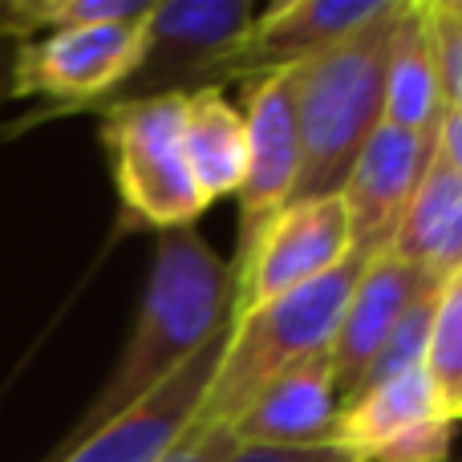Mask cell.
Here are the masks:
<instances>
[{
    "label": "cell",
    "instance_id": "cell-1",
    "mask_svg": "<svg viewBox=\"0 0 462 462\" xmlns=\"http://www.w3.org/2000/svg\"><path fill=\"white\" fill-rule=\"evenodd\" d=\"M231 325V263L195 227H167L154 236V263L114 374L81 410L73 430L49 458L78 447L86 434L118 418L171 374L187 365L208 341Z\"/></svg>",
    "mask_w": 462,
    "mask_h": 462
},
{
    "label": "cell",
    "instance_id": "cell-2",
    "mask_svg": "<svg viewBox=\"0 0 462 462\" xmlns=\"http://www.w3.org/2000/svg\"><path fill=\"white\" fill-rule=\"evenodd\" d=\"M398 8L402 0H393L390 13L349 32L341 45L288 69L292 73L296 138H300V175H296L292 203L328 199L341 191L357 154L382 126L385 57H390V32L398 21Z\"/></svg>",
    "mask_w": 462,
    "mask_h": 462
},
{
    "label": "cell",
    "instance_id": "cell-3",
    "mask_svg": "<svg viewBox=\"0 0 462 462\" xmlns=\"http://www.w3.org/2000/svg\"><path fill=\"white\" fill-rule=\"evenodd\" d=\"M365 263L369 260L349 252L320 280H309V284L276 296L272 304L247 312L244 320H231L224 357H219L211 390L203 398L199 422L231 426L272 377H280L288 365L312 357V353L328 349Z\"/></svg>",
    "mask_w": 462,
    "mask_h": 462
},
{
    "label": "cell",
    "instance_id": "cell-4",
    "mask_svg": "<svg viewBox=\"0 0 462 462\" xmlns=\"http://www.w3.org/2000/svg\"><path fill=\"white\" fill-rule=\"evenodd\" d=\"M183 97L159 94L102 110V143L122 208L154 231L191 227L208 211L183 154Z\"/></svg>",
    "mask_w": 462,
    "mask_h": 462
},
{
    "label": "cell",
    "instance_id": "cell-5",
    "mask_svg": "<svg viewBox=\"0 0 462 462\" xmlns=\"http://www.w3.org/2000/svg\"><path fill=\"white\" fill-rule=\"evenodd\" d=\"M255 16L260 8L252 0H154L134 69L89 110L208 86L224 89V65L244 45Z\"/></svg>",
    "mask_w": 462,
    "mask_h": 462
},
{
    "label": "cell",
    "instance_id": "cell-6",
    "mask_svg": "<svg viewBox=\"0 0 462 462\" xmlns=\"http://www.w3.org/2000/svg\"><path fill=\"white\" fill-rule=\"evenodd\" d=\"M143 24H89L21 41L8 61V97H49V114L89 110L134 69Z\"/></svg>",
    "mask_w": 462,
    "mask_h": 462
},
{
    "label": "cell",
    "instance_id": "cell-7",
    "mask_svg": "<svg viewBox=\"0 0 462 462\" xmlns=\"http://www.w3.org/2000/svg\"><path fill=\"white\" fill-rule=\"evenodd\" d=\"M345 255H349V219L341 195L284 208L260 236L247 263L231 276V320H244L276 296L320 280Z\"/></svg>",
    "mask_w": 462,
    "mask_h": 462
},
{
    "label": "cell",
    "instance_id": "cell-8",
    "mask_svg": "<svg viewBox=\"0 0 462 462\" xmlns=\"http://www.w3.org/2000/svg\"><path fill=\"white\" fill-rule=\"evenodd\" d=\"M247 171L236 191L239 203V231H236V260L231 276L247 263L260 236L272 219L292 203L296 175H300V138H296V110H292V73H268L247 81Z\"/></svg>",
    "mask_w": 462,
    "mask_h": 462
},
{
    "label": "cell",
    "instance_id": "cell-9",
    "mask_svg": "<svg viewBox=\"0 0 462 462\" xmlns=\"http://www.w3.org/2000/svg\"><path fill=\"white\" fill-rule=\"evenodd\" d=\"M231 328V325H227ZM227 328L208 341L179 374H171L154 393H146L143 402H134L130 410H122L118 418H110L106 426H97L94 434L69 447L65 455L45 458V462H159L195 426L203 410V398L211 390L216 365L224 357Z\"/></svg>",
    "mask_w": 462,
    "mask_h": 462
},
{
    "label": "cell",
    "instance_id": "cell-10",
    "mask_svg": "<svg viewBox=\"0 0 462 462\" xmlns=\"http://www.w3.org/2000/svg\"><path fill=\"white\" fill-rule=\"evenodd\" d=\"M434 159V146L393 126H377V134L357 154L353 171L341 183L345 219H349V252L361 260H377L390 252L393 236L402 227L410 199L422 183L426 162Z\"/></svg>",
    "mask_w": 462,
    "mask_h": 462
},
{
    "label": "cell",
    "instance_id": "cell-11",
    "mask_svg": "<svg viewBox=\"0 0 462 462\" xmlns=\"http://www.w3.org/2000/svg\"><path fill=\"white\" fill-rule=\"evenodd\" d=\"M390 5L393 0H284L263 8L244 45L224 65V86L296 69L390 13Z\"/></svg>",
    "mask_w": 462,
    "mask_h": 462
},
{
    "label": "cell",
    "instance_id": "cell-12",
    "mask_svg": "<svg viewBox=\"0 0 462 462\" xmlns=\"http://www.w3.org/2000/svg\"><path fill=\"white\" fill-rule=\"evenodd\" d=\"M442 280L430 276L426 268L398 260V255H377L365 263V272L353 284V296L341 312L333 341H328V365H333L337 406L361 390L369 365L377 361L382 345L398 328V320L410 312V304L422 292H434Z\"/></svg>",
    "mask_w": 462,
    "mask_h": 462
},
{
    "label": "cell",
    "instance_id": "cell-13",
    "mask_svg": "<svg viewBox=\"0 0 462 462\" xmlns=\"http://www.w3.org/2000/svg\"><path fill=\"white\" fill-rule=\"evenodd\" d=\"M337 414V385L328 349L272 377L231 422L244 447H328Z\"/></svg>",
    "mask_w": 462,
    "mask_h": 462
},
{
    "label": "cell",
    "instance_id": "cell-14",
    "mask_svg": "<svg viewBox=\"0 0 462 462\" xmlns=\"http://www.w3.org/2000/svg\"><path fill=\"white\" fill-rule=\"evenodd\" d=\"M442 114H447V106H442L439 65H434L430 0H402L398 21H393L390 32V57H385L382 122L434 146Z\"/></svg>",
    "mask_w": 462,
    "mask_h": 462
},
{
    "label": "cell",
    "instance_id": "cell-15",
    "mask_svg": "<svg viewBox=\"0 0 462 462\" xmlns=\"http://www.w3.org/2000/svg\"><path fill=\"white\" fill-rule=\"evenodd\" d=\"M439 414L442 406L434 398L426 369H410V374L361 385L353 398H345L333 414L328 447L341 450L349 462H369L385 442H393L410 426L430 422Z\"/></svg>",
    "mask_w": 462,
    "mask_h": 462
},
{
    "label": "cell",
    "instance_id": "cell-16",
    "mask_svg": "<svg viewBox=\"0 0 462 462\" xmlns=\"http://www.w3.org/2000/svg\"><path fill=\"white\" fill-rule=\"evenodd\" d=\"M183 154L199 199H231L247 171V122L219 86L191 89L183 97Z\"/></svg>",
    "mask_w": 462,
    "mask_h": 462
},
{
    "label": "cell",
    "instance_id": "cell-17",
    "mask_svg": "<svg viewBox=\"0 0 462 462\" xmlns=\"http://www.w3.org/2000/svg\"><path fill=\"white\" fill-rule=\"evenodd\" d=\"M390 255L447 280L462 268V183L434 154L390 244Z\"/></svg>",
    "mask_w": 462,
    "mask_h": 462
},
{
    "label": "cell",
    "instance_id": "cell-18",
    "mask_svg": "<svg viewBox=\"0 0 462 462\" xmlns=\"http://www.w3.org/2000/svg\"><path fill=\"white\" fill-rule=\"evenodd\" d=\"M154 0H0V41L45 37V32L89 29V24H130L146 21Z\"/></svg>",
    "mask_w": 462,
    "mask_h": 462
},
{
    "label": "cell",
    "instance_id": "cell-19",
    "mask_svg": "<svg viewBox=\"0 0 462 462\" xmlns=\"http://www.w3.org/2000/svg\"><path fill=\"white\" fill-rule=\"evenodd\" d=\"M422 369L434 385L442 414L462 422V268L450 272L439 288Z\"/></svg>",
    "mask_w": 462,
    "mask_h": 462
},
{
    "label": "cell",
    "instance_id": "cell-20",
    "mask_svg": "<svg viewBox=\"0 0 462 462\" xmlns=\"http://www.w3.org/2000/svg\"><path fill=\"white\" fill-rule=\"evenodd\" d=\"M439 288H434V292H422L414 304H410V312L398 320V328H393L390 341L382 345V353H377V361L369 365V374H365V382H361V385H374V382H385V377H398V374H410V369H422L426 337H430L434 304H439Z\"/></svg>",
    "mask_w": 462,
    "mask_h": 462
},
{
    "label": "cell",
    "instance_id": "cell-21",
    "mask_svg": "<svg viewBox=\"0 0 462 462\" xmlns=\"http://www.w3.org/2000/svg\"><path fill=\"white\" fill-rule=\"evenodd\" d=\"M430 37H434L442 106L462 114V24L442 8V0H430Z\"/></svg>",
    "mask_w": 462,
    "mask_h": 462
},
{
    "label": "cell",
    "instance_id": "cell-22",
    "mask_svg": "<svg viewBox=\"0 0 462 462\" xmlns=\"http://www.w3.org/2000/svg\"><path fill=\"white\" fill-rule=\"evenodd\" d=\"M450 439H455V418L439 414L430 422L410 426L406 434H398L393 442H385L369 462H447Z\"/></svg>",
    "mask_w": 462,
    "mask_h": 462
},
{
    "label": "cell",
    "instance_id": "cell-23",
    "mask_svg": "<svg viewBox=\"0 0 462 462\" xmlns=\"http://www.w3.org/2000/svg\"><path fill=\"white\" fill-rule=\"evenodd\" d=\"M239 450V439L231 426H211V422H199L175 442L159 462H227L231 455Z\"/></svg>",
    "mask_w": 462,
    "mask_h": 462
},
{
    "label": "cell",
    "instance_id": "cell-24",
    "mask_svg": "<svg viewBox=\"0 0 462 462\" xmlns=\"http://www.w3.org/2000/svg\"><path fill=\"white\" fill-rule=\"evenodd\" d=\"M227 462H349L333 447H244Z\"/></svg>",
    "mask_w": 462,
    "mask_h": 462
},
{
    "label": "cell",
    "instance_id": "cell-25",
    "mask_svg": "<svg viewBox=\"0 0 462 462\" xmlns=\"http://www.w3.org/2000/svg\"><path fill=\"white\" fill-rule=\"evenodd\" d=\"M434 154L455 171V179L462 183V114L447 110L439 122V143H434Z\"/></svg>",
    "mask_w": 462,
    "mask_h": 462
},
{
    "label": "cell",
    "instance_id": "cell-26",
    "mask_svg": "<svg viewBox=\"0 0 462 462\" xmlns=\"http://www.w3.org/2000/svg\"><path fill=\"white\" fill-rule=\"evenodd\" d=\"M8 61H13V45L0 41V102H8Z\"/></svg>",
    "mask_w": 462,
    "mask_h": 462
},
{
    "label": "cell",
    "instance_id": "cell-27",
    "mask_svg": "<svg viewBox=\"0 0 462 462\" xmlns=\"http://www.w3.org/2000/svg\"><path fill=\"white\" fill-rule=\"evenodd\" d=\"M442 8H447L450 16H455V21L462 24V0H442Z\"/></svg>",
    "mask_w": 462,
    "mask_h": 462
}]
</instances>
